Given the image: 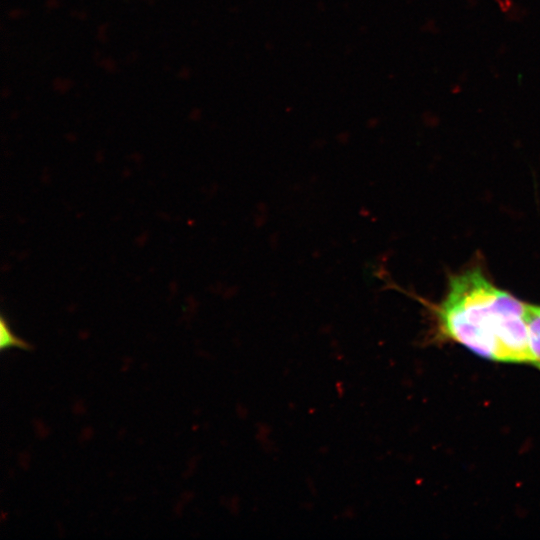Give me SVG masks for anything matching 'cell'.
Returning a JSON list of instances; mask_svg holds the SVG:
<instances>
[{"label": "cell", "mask_w": 540, "mask_h": 540, "mask_svg": "<svg viewBox=\"0 0 540 540\" xmlns=\"http://www.w3.org/2000/svg\"><path fill=\"white\" fill-rule=\"evenodd\" d=\"M527 307L495 287L476 268L450 279L437 314L442 331L475 354L496 361L530 363Z\"/></svg>", "instance_id": "1"}, {"label": "cell", "mask_w": 540, "mask_h": 540, "mask_svg": "<svg viewBox=\"0 0 540 540\" xmlns=\"http://www.w3.org/2000/svg\"><path fill=\"white\" fill-rule=\"evenodd\" d=\"M0 331H1V345H0L1 350L7 349L9 347H17V348H22V349L29 348V345L26 342L17 338L12 333L4 317H1Z\"/></svg>", "instance_id": "2"}]
</instances>
